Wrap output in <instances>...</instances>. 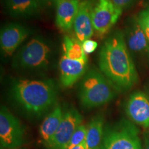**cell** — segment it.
Listing matches in <instances>:
<instances>
[{
    "instance_id": "6da1fadb",
    "label": "cell",
    "mask_w": 149,
    "mask_h": 149,
    "mask_svg": "<svg viewBox=\"0 0 149 149\" xmlns=\"http://www.w3.org/2000/svg\"><path fill=\"white\" fill-rule=\"evenodd\" d=\"M98 65L100 72L117 91L129 90L138 81L135 62L120 30L104 41L99 52Z\"/></svg>"
},
{
    "instance_id": "7a4b0ae2",
    "label": "cell",
    "mask_w": 149,
    "mask_h": 149,
    "mask_svg": "<svg viewBox=\"0 0 149 149\" xmlns=\"http://www.w3.org/2000/svg\"><path fill=\"white\" fill-rule=\"evenodd\" d=\"M12 97L22 109L39 117L57 102V86L52 79H17L10 85Z\"/></svg>"
},
{
    "instance_id": "3957f363",
    "label": "cell",
    "mask_w": 149,
    "mask_h": 149,
    "mask_svg": "<svg viewBox=\"0 0 149 149\" xmlns=\"http://www.w3.org/2000/svg\"><path fill=\"white\" fill-rule=\"evenodd\" d=\"M54 54L51 43L45 38H32L17 52L13 67L19 71L46 70L51 64Z\"/></svg>"
},
{
    "instance_id": "277c9868",
    "label": "cell",
    "mask_w": 149,
    "mask_h": 149,
    "mask_svg": "<svg viewBox=\"0 0 149 149\" xmlns=\"http://www.w3.org/2000/svg\"><path fill=\"white\" fill-rule=\"evenodd\" d=\"M115 89L101 72H87L79 87V99L85 109H93L109 103L115 97Z\"/></svg>"
},
{
    "instance_id": "5b68a950",
    "label": "cell",
    "mask_w": 149,
    "mask_h": 149,
    "mask_svg": "<svg viewBox=\"0 0 149 149\" xmlns=\"http://www.w3.org/2000/svg\"><path fill=\"white\" fill-rule=\"evenodd\" d=\"M101 148L142 149L138 128L126 120L105 126Z\"/></svg>"
},
{
    "instance_id": "8992f818",
    "label": "cell",
    "mask_w": 149,
    "mask_h": 149,
    "mask_svg": "<svg viewBox=\"0 0 149 149\" xmlns=\"http://www.w3.org/2000/svg\"><path fill=\"white\" fill-rule=\"evenodd\" d=\"M24 142V128L21 122L6 107L0 110L1 149H15Z\"/></svg>"
},
{
    "instance_id": "52a82bcc",
    "label": "cell",
    "mask_w": 149,
    "mask_h": 149,
    "mask_svg": "<svg viewBox=\"0 0 149 149\" xmlns=\"http://www.w3.org/2000/svg\"><path fill=\"white\" fill-rule=\"evenodd\" d=\"M124 35L133 58L149 66V42L139 25L137 16L128 20Z\"/></svg>"
},
{
    "instance_id": "ba28073f",
    "label": "cell",
    "mask_w": 149,
    "mask_h": 149,
    "mask_svg": "<svg viewBox=\"0 0 149 149\" xmlns=\"http://www.w3.org/2000/svg\"><path fill=\"white\" fill-rule=\"evenodd\" d=\"M122 10L111 0H96L92 12V21L95 32L100 37L107 35L118 21Z\"/></svg>"
},
{
    "instance_id": "9c48e42d",
    "label": "cell",
    "mask_w": 149,
    "mask_h": 149,
    "mask_svg": "<svg viewBox=\"0 0 149 149\" xmlns=\"http://www.w3.org/2000/svg\"><path fill=\"white\" fill-rule=\"evenodd\" d=\"M81 122L82 117L77 109L72 108L67 110L48 146L52 149H68L74 132Z\"/></svg>"
},
{
    "instance_id": "30bf717a",
    "label": "cell",
    "mask_w": 149,
    "mask_h": 149,
    "mask_svg": "<svg viewBox=\"0 0 149 149\" xmlns=\"http://www.w3.org/2000/svg\"><path fill=\"white\" fill-rule=\"evenodd\" d=\"M29 35V30L21 24L11 23L3 26L0 33L1 54L11 56Z\"/></svg>"
},
{
    "instance_id": "8fae6325",
    "label": "cell",
    "mask_w": 149,
    "mask_h": 149,
    "mask_svg": "<svg viewBox=\"0 0 149 149\" xmlns=\"http://www.w3.org/2000/svg\"><path fill=\"white\" fill-rule=\"evenodd\" d=\"M95 3L94 0H83L79 3L73 29L76 39L81 43L91 39L95 32L92 21V12Z\"/></svg>"
},
{
    "instance_id": "7c38bea8",
    "label": "cell",
    "mask_w": 149,
    "mask_h": 149,
    "mask_svg": "<svg viewBox=\"0 0 149 149\" xmlns=\"http://www.w3.org/2000/svg\"><path fill=\"white\" fill-rule=\"evenodd\" d=\"M126 112L133 122L149 130V99L144 93L137 91L130 95Z\"/></svg>"
},
{
    "instance_id": "4fadbf2b",
    "label": "cell",
    "mask_w": 149,
    "mask_h": 149,
    "mask_svg": "<svg viewBox=\"0 0 149 149\" xmlns=\"http://www.w3.org/2000/svg\"><path fill=\"white\" fill-rule=\"evenodd\" d=\"M87 62L73 60L64 55H61L59 62L61 86L64 88H69L84 76L87 69Z\"/></svg>"
},
{
    "instance_id": "5bb4252c",
    "label": "cell",
    "mask_w": 149,
    "mask_h": 149,
    "mask_svg": "<svg viewBox=\"0 0 149 149\" xmlns=\"http://www.w3.org/2000/svg\"><path fill=\"white\" fill-rule=\"evenodd\" d=\"M79 3L80 0H59L56 6L55 23L61 31H68L73 27Z\"/></svg>"
},
{
    "instance_id": "9a60e30c",
    "label": "cell",
    "mask_w": 149,
    "mask_h": 149,
    "mask_svg": "<svg viewBox=\"0 0 149 149\" xmlns=\"http://www.w3.org/2000/svg\"><path fill=\"white\" fill-rule=\"evenodd\" d=\"M6 9L15 18L33 17L42 9L38 0H5Z\"/></svg>"
},
{
    "instance_id": "2e32d148",
    "label": "cell",
    "mask_w": 149,
    "mask_h": 149,
    "mask_svg": "<svg viewBox=\"0 0 149 149\" xmlns=\"http://www.w3.org/2000/svg\"><path fill=\"white\" fill-rule=\"evenodd\" d=\"M64 113L59 105H56L51 113L46 116L40 128V136L43 140L49 144L62 120Z\"/></svg>"
},
{
    "instance_id": "e0dca14e",
    "label": "cell",
    "mask_w": 149,
    "mask_h": 149,
    "mask_svg": "<svg viewBox=\"0 0 149 149\" xmlns=\"http://www.w3.org/2000/svg\"><path fill=\"white\" fill-rule=\"evenodd\" d=\"M87 126L86 142L88 149H101L104 131V118L102 115L93 117Z\"/></svg>"
},
{
    "instance_id": "ac0fdd59",
    "label": "cell",
    "mask_w": 149,
    "mask_h": 149,
    "mask_svg": "<svg viewBox=\"0 0 149 149\" xmlns=\"http://www.w3.org/2000/svg\"><path fill=\"white\" fill-rule=\"evenodd\" d=\"M63 55L69 59L77 61H88L87 55L83 49L82 43L77 39L65 36L62 43Z\"/></svg>"
},
{
    "instance_id": "d6986e66",
    "label": "cell",
    "mask_w": 149,
    "mask_h": 149,
    "mask_svg": "<svg viewBox=\"0 0 149 149\" xmlns=\"http://www.w3.org/2000/svg\"><path fill=\"white\" fill-rule=\"evenodd\" d=\"M87 135V126L81 124L75 131L74 132L69 142L68 149H71L73 147L78 146L86 141Z\"/></svg>"
},
{
    "instance_id": "ffe728a7",
    "label": "cell",
    "mask_w": 149,
    "mask_h": 149,
    "mask_svg": "<svg viewBox=\"0 0 149 149\" xmlns=\"http://www.w3.org/2000/svg\"><path fill=\"white\" fill-rule=\"evenodd\" d=\"M139 24L149 42V6L137 15Z\"/></svg>"
},
{
    "instance_id": "44dd1931",
    "label": "cell",
    "mask_w": 149,
    "mask_h": 149,
    "mask_svg": "<svg viewBox=\"0 0 149 149\" xmlns=\"http://www.w3.org/2000/svg\"><path fill=\"white\" fill-rule=\"evenodd\" d=\"M111 1L117 7L123 11L133 6L139 0H111Z\"/></svg>"
},
{
    "instance_id": "7402d4cb",
    "label": "cell",
    "mask_w": 149,
    "mask_h": 149,
    "mask_svg": "<svg viewBox=\"0 0 149 149\" xmlns=\"http://www.w3.org/2000/svg\"><path fill=\"white\" fill-rule=\"evenodd\" d=\"M82 46L84 51L87 55V54L92 53L95 51L98 46V44L95 41L89 39V40H85L84 42H82Z\"/></svg>"
},
{
    "instance_id": "603a6c76",
    "label": "cell",
    "mask_w": 149,
    "mask_h": 149,
    "mask_svg": "<svg viewBox=\"0 0 149 149\" xmlns=\"http://www.w3.org/2000/svg\"><path fill=\"white\" fill-rule=\"evenodd\" d=\"M42 8L43 7L57 6L59 0H38Z\"/></svg>"
},
{
    "instance_id": "cb8c5ba5",
    "label": "cell",
    "mask_w": 149,
    "mask_h": 149,
    "mask_svg": "<svg viewBox=\"0 0 149 149\" xmlns=\"http://www.w3.org/2000/svg\"><path fill=\"white\" fill-rule=\"evenodd\" d=\"M71 149H88V146H87L86 142L84 141V142L82 143V144L78 145V146H74Z\"/></svg>"
},
{
    "instance_id": "d4e9b609",
    "label": "cell",
    "mask_w": 149,
    "mask_h": 149,
    "mask_svg": "<svg viewBox=\"0 0 149 149\" xmlns=\"http://www.w3.org/2000/svg\"><path fill=\"white\" fill-rule=\"evenodd\" d=\"M144 149H149V134L144 136Z\"/></svg>"
},
{
    "instance_id": "484cf974",
    "label": "cell",
    "mask_w": 149,
    "mask_h": 149,
    "mask_svg": "<svg viewBox=\"0 0 149 149\" xmlns=\"http://www.w3.org/2000/svg\"><path fill=\"white\" fill-rule=\"evenodd\" d=\"M148 99H149V90H148Z\"/></svg>"
},
{
    "instance_id": "4316f807",
    "label": "cell",
    "mask_w": 149,
    "mask_h": 149,
    "mask_svg": "<svg viewBox=\"0 0 149 149\" xmlns=\"http://www.w3.org/2000/svg\"></svg>"
},
{
    "instance_id": "83f0119b",
    "label": "cell",
    "mask_w": 149,
    "mask_h": 149,
    "mask_svg": "<svg viewBox=\"0 0 149 149\" xmlns=\"http://www.w3.org/2000/svg\"><path fill=\"white\" fill-rule=\"evenodd\" d=\"M101 149H102V148H101Z\"/></svg>"
}]
</instances>
